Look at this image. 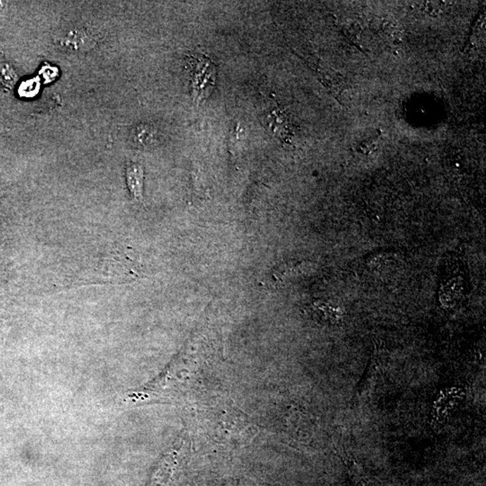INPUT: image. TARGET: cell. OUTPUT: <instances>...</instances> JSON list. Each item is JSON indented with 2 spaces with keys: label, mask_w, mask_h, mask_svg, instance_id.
Instances as JSON below:
<instances>
[{
  "label": "cell",
  "mask_w": 486,
  "mask_h": 486,
  "mask_svg": "<svg viewBox=\"0 0 486 486\" xmlns=\"http://www.w3.org/2000/svg\"><path fill=\"white\" fill-rule=\"evenodd\" d=\"M181 448L177 445L162 456L157 468L153 471L148 486H169L178 465Z\"/></svg>",
  "instance_id": "cell-1"
},
{
  "label": "cell",
  "mask_w": 486,
  "mask_h": 486,
  "mask_svg": "<svg viewBox=\"0 0 486 486\" xmlns=\"http://www.w3.org/2000/svg\"><path fill=\"white\" fill-rule=\"evenodd\" d=\"M93 42L94 39L89 34V32L79 27L68 28L57 38V42L61 47L73 51L90 49L93 44Z\"/></svg>",
  "instance_id": "cell-2"
},
{
  "label": "cell",
  "mask_w": 486,
  "mask_h": 486,
  "mask_svg": "<svg viewBox=\"0 0 486 486\" xmlns=\"http://www.w3.org/2000/svg\"><path fill=\"white\" fill-rule=\"evenodd\" d=\"M314 68L319 75L320 80L331 91L335 99L341 102V95L347 89L345 78L337 71L332 70V68L325 67L322 64L320 65L315 63Z\"/></svg>",
  "instance_id": "cell-3"
},
{
  "label": "cell",
  "mask_w": 486,
  "mask_h": 486,
  "mask_svg": "<svg viewBox=\"0 0 486 486\" xmlns=\"http://www.w3.org/2000/svg\"><path fill=\"white\" fill-rule=\"evenodd\" d=\"M126 181L130 193L136 200H142L143 188V169L139 164L131 163L127 166Z\"/></svg>",
  "instance_id": "cell-4"
},
{
  "label": "cell",
  "mask_w": 486,
  "mask_h": 486,
  "mask_svg": "<svg viewBox=\"0 0 486 486\" xmlns=\"http://www.w3.org/2000/svg\"><path fill=\"white\" fill-rule=\"evenodd\" d=\"M133 142L136 145L147 147L155 145L159 137L157 130L151 126L142 125L137 127L133 131Z\"/></svg>",
  "instance_id": "cell-5"
},
{
  "label": "cell",
  "mask_w": 486,
  "mask_h": 486,
  "mask_svg": "<svg viewBox=\"0 0 486 486\" xmlns=\"http://www.w3.org/2000/svg\"><path fill=\"white\" fill-rule=\"evenodd\" d=\"M16 80V76L12 68L6 64L0 66V83L6 87H12Z\"/></svg>",
  "instance_id": "cell-6"
},
{
  "label": "cell",
  "mask_w": 486,
  "mask_h": 486,
  "mask_svg": "<svg viewBox=\"0 0 486 486\" xmlns=\"http://www.w3.org/2000/svg\"><path fill=\"white\" fill-rule=\"evenodd\" d=\"M384 32L388 38L390 37L394 42L401 38V30L396 22L387 21V24L384 25Z\"/></svg>",
  "instance_id": "cell-7"
}]
</instances>
